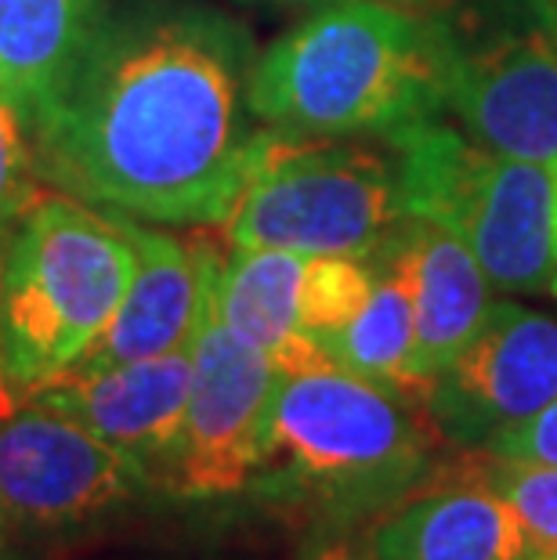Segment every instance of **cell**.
<instances>
[{
  "label": "cell",
  "instance_id": "obj_1",
  "mask_svg": "<svg viewBox=\"0 0 557 560\" xmlns=\"http://www.w3.org/2000/svg\"><path fill=\"white\" fill-rule=\"evenodd\" d=\"M257 47L199 0H124L26 109L37 174L149 224H221L271 127L251 109Z\"/></svg>",
  "mask_w": 557,
  "mask_h": 560
},
{
  "label": "cell",
  "instance_id": "obj_2",
  "mask_svg": "<svg viewBox=\"0 0 557 560\" xmlns=\"http://www.w3.org/2000/svg\"><path fill=\"white\" fill-rule=\"evenodd\" d=\"M251 109L293 138L391 135L445 113L434 19L395 0H326L257 51Z\"/></svg>",
  "mask_w": 557,
  "mask_h": 560
},
{
  "label": "cell",
  "instance_id": "obj_3",
  "mask_svg": "<svg viewBox=\"0 0 557 560\" xmlns=\"http://www.w3.org/2000/svg\"><path fill=\"white\" fill-rule=\"evenodd\" d=\"M138 249L116 213L40 192L0 268V380L33 390L73 369L120 312Z\"/></svg>",
  "mask_w": 557,
  "mask_h": 560
},
{
  "label": "cell",
  "instance_id": "obj_4",
  "mask_svg": "<svg viewBox=\"0 0 557 560\" xmlns=\"http://www.w3.org/2000/svg\"><path fill=\"white\" fill-rule=\"evenodd\" d=\"M438 445L417 398L329 362L282 376L260 470L276 467L344 514H387L434 474Z\"/></svg>",
  "mask_w": 557,
  "mask_h": 560
},
{
  "label": "cell",
  "instance_id": "obj_5",
  "mask_svg": "<svg viewBox=\"0 0 557 560\" xmlns=\"http://www.w3.org/2000/svg\"><path fill=\"white\" fill-rule=\"evenodd\" d=\"M406 213L456 235L496 293H547L557 279V171L511 160L460 127L391 130Z\"/></svg>",
  "mask_w": 557,
  "mask_h": 560
},
{
  "label": "cell",
  "instance_id": "obj_6",
  "mask_svg": "<svg viewBox=\"0 0 557 560\" xmlns=\"http://www.w3.org/2000/svg\"><path fill=\"white\" fill-rule=\"evenodd\" d=\"M406 221L391 145L376 149L271 130L221 232L232 249L370 260Z\"/></svg>",
  "mask_w": 557,
  "mask_h": 560
},
{
  "label": "cell",
  "instance_id": "obj_7",
  "mask_svg": "<svg viewBox=\"0 0 557 560\" xmlns=\"http://www.w3.org/2000/svg\"><path fill=\"white\" fill-rule=\"evenodd\" d=\"M431 19L460 130L500 156L557 166V51L532 0H478Z\"/></svg>",
  "mask_w": 557,
  "mask_h": 560
},
{
  "label": "cell",
  "instance_id": "obj_8",
  "mask_svg": "<svg viewBox=\"0 0 557 560\" xmlns=\"http://www.w3.org/2000/svg\"><path fill=\"white\" fill-rule=\"evenodd\" d=\"M282 369L224 326L218 296L193 343V387L171 481L188 499L243 492L265 459Z\"/></svg>",
  "mask_w": 557,
  "mask_h": 560
},
{
  "label": "cell",
  "instance_id": "obj_9",
  "mask_svg": "<svg viewBox=\"0 0 557 560\" xmlns=\"http://www.w3.org/2000/svg\"><path fill=\"white\" fill-rule=\"evenodd\" d=\"M557 398V318L492 301L474 337L431 380L423 409L445 445L485 452Z\"/></svg>",
  "mask_w": 557,
  "mask_h": 560
},
{
  "label": "cell",
  "instance_id": "obj_10",
  "mask_svg": "<svg viewBox=\"0 0 557 560\" xmlns=\"http://www.w3.org/2000/svg\"><path fill=\"white\" fill-rule=\"evenodd\" d=\"M149 470L73 416L26 401L0 412V514L26 528H69L130 503Z\"/></svg>",
  "mask_w": 557,
  "mask_h": 560
},
{
  "label": "cell",
  "instance_id": "obj_11",
  "mask_svg": "<svg viewBox=\"0 0 557 560\" xmlns=\"http://www.w3.org/2000/svg\"><path fill=\"white\" fill-rule=\"evenodd\" d=\"M120 224L138 249V271L109 329L73 369H109L193 348L218 296L224 260L204 232L182 240V235L146 229V221L124 218V213Z\"/></svg>",
  "mask_w": 557,
  "mask_h": 560
},
{
  "label": "cell",
  "instance_id": "obj_12",
  "mask_svg": "<svg viewBox=\"0 0 557 560\" xmlns=\"http://www.w3.org/2000/svg\"><path fill=\"white\" fill-rule=\"evenodd\" d=\"M188 387L193 348L109 369H66L26 395L47 409L73 416L146 470H171L185 431Z\"/></svg>",
  "mask_w": 557,
  "mask_h": 560
},
{
  "label": "cell",
  "instance_id": "obj_13",
  "mask_svg": "<svg viewBox=\"0 0 557 560\" xmlns=\"http://www.w3.org/2000/svg\"><path fill=\"white\" fill-rule=\"evenodd\" d=\"M370 553L376 560H543L518 510L481 474L391 506L370 532Z\"/></svg>",
  "mask_w": 557,
  "mask_h": 560
},
{
  "label": "cell",
  "instance_id": "obj_14",
  "mask_svg": "<svg viewBox=\"0 0 557 560\" xmlns=\"http://www.w3.org/2000/svg\"><path fill=\"white\" fill-rule=\"evenodd\" d=\"M413 290H417V384L428 395L431 380L456 359L492 307V285L474 254L438 224L409 218L402 224Z\"/></svg>",
  "mask_w": 557,
  "mask_h": 560
},
{
  "label": "cell",
  "instance_id": "obj_15",
  "mask_svg": "<svg viewBox=\"0 0 557 560\" xmlns=\"http://www.w3.org/2000/svg\"><path fill=\"white\" fill-rule=\"evenodd\" d=\"M304 260V254L290 249H232L218 279L221 322L235 337L265 351L282 376L334 362L301 326Z\"/></svg>",
  "mask_w": 557,
  "mask_h": 560
},
{
  "label": "cell",
  "instance_id": "obj_16",
  "mask_svg": "<svg viewBox=\"0 0 557 560\" xmlns=\"http://www.w3.org/2000/svg\"><path fill=\"white\" fill-rule=\"evenodd\" d=\"M373 296L362 315L326 340V354L340 369L398 390L423 405L417 384V290L402 249V229L370 257Z\"/></svg>",
  "mask_w": 557,
  "mask_h": 560
},
{
  "label": "cell",
  "instance_id": "obj_17",
  "mask_svg": "<svg viewBox=\"0 0 557 560\" xmlns=\"http://www.w3.org/2000/svg\"><path fill=\"white\" fill-rule=\"evenodd\" d=\"M109 0H0V102L30 109L73 66Z\"/></svg>",
  "mask_w": 557,
  "mask_h": 560
},
{
  "label": "cell",
  "instance_id": "obj_18",
  "mask_svg": "<svg viewBox=\"0 0 557 560\" xmlns=\"http://www.w3.org/2000/svg\"><path fill=\"white\" fill-rule=\"evenodd\" d=\"M373 296V265L359 257H307L301 276V326L326 348Z\"/></svg>",
  "mask_w": 557,
  "mask_h": 560
},
{
  "label": "cell",
  "instance_id": "obj_19",
  "mask_svg": "<svg viewBox=\"0 0 557 560\" xmlns=\"http://www.w3.org/2000/svg\"><path fill=\"white\" fill-rule=\"evenodd\" d=\"M37 160H33L30 116L22 105L0 102V257L37 199Z\"/></svg>",
  "mask_w": 557,
  "mask_h": 560
},
{
  "label": "cell",
  "instance_id": "obj_20",
  "mask_svg": "<svg viewBox=\"0 0 557 560\" xmlns=\"http://www.w3.org/2000/svg\"><path fill=\"white\" fill-rule=\"evenodd\" d=\"M478 474L518 510L539 550L557 553V467H532V463L485 456V467Z\"/></svg>",
  "mask_w": 557,
  "mask_h": 560
},
{
  "label": "cell",
  "instance_id": "obj_21",
  "mask_svg": "<svg viewBox=\"0 0 557 560\" xmlns=\"http://www.w3.org/2000/svg\"><path fill=\"white\" fill-rule=\"evenodd\" d=\"M481 456L507 459V463H532V467H557V398L525 420L500 441H492Z\"/></svg>",
  "mask_w": 557,
  "mask_h": 560
},
{
  "label": "cell",
  "instance_id": "obj_22",
  "mask_svg": "<svg viewBox=\"0 0 557 560\" xmlns=\"http://www.w3.org/2000/svg\"><path fill=\"white\" fill-rule=\"evenodd\" d=\"M312 560H376L370 550H355V546H348V542H326L323 550H315V557Z\"/></svg>",
  "mask_w": 557,
  "mask_h": 560
},
{
  "label": "cell",
  "instance_id": "obj_23",
  "mask_svg": "<svg viewBox=\"0 0 557 560\" xmlns=\"http://www.w3.org/2000/svg\"><path fill=\"white\" fill-rule=\"evenodd\" d=\"M532 8H536L539 26H543V33L550 37L554 51H557V0H532Z\"/></svg>",
  "mask_w": 557,
  "mask_h": 560
},
{
  "label": "cell",
  "instance_id": "obj_24",
  "mask_svg": "<svg viewBox=\"0 0 557 560\" xmlns=\"http://www.w3.org/2000/svg\"><path fill=\"white\" fill-rule=\"evenodd\" d=\"M240 4H276V8H287V4H326V0H240Z\"/></svg>",
  "mask_w": 557,
  "mask_h": 560
},
{
  "label": "cell",
  "instance_id": "obj_25",
  "mask_svg": "<svg viewBox=\"0 0 557 560\" xmlns=\"http://www.w3.org/2000/svg\"><path fill=\"white\" fill-rule=\"evenodd\" d=\"M395 4H431V0H395Z\"/></svg>",
  "mask_w": 557,
  "mask_h": 560
},
{
  "label": "cell",
  "instance_id": "obj_26",
  "mask_svg": "<svg viewBox=\"0 0 557 560\" xmlns=\"http://www.w3.org/2000/svg\"><path fill=\"white\" fill-rule=\"evenodd\" d=\"M543 560H557V553H543Z\"/></svg>",
  "mask_w": 557,
  "mask_h": 560
},
{
  "label": "cell",
  "instance_id": "obj_27",
  "mask_svg": "<svg viewBox=\"0 0 557 560\" xmlns=\"http://www.w3.org/2000/svg\"><path fill=\"white\" fill-rule=\"evenodd\" d=\"M554 171H557V166H554ZM550 293H557V279H554V290Z\"/></svg>",
  "mask_w": 557,
  "mask_h": 560
},
{
  "label": "cell",
  "instance_id": "obj_28",
  "mask_svg": "<svg viewBox=\"0 0 557 560\" xmlns=\"http://www.w3.org/2000/svg\"><path fill=\"white\" fill-rule=\"evenodd\" d=\"M0 268H4V257H0Z\"/></svg>",
  "mask_w": 557,
  "mask_h": 560
},
{
  "label": "cell",
  "instance_id": "obj_29",
  "mask_svg": "<svg viewBox=\"0 0 557 560\" xmlns=\"http://www.w3.org/2000/svg\"><path fill=\"white\" fill-rule=\"evenodd\" d=\"M0 517H4V514H0Z\"/></svg>",
  "mask_w": 557,
  "mask_h": 560
}]
</instances>
